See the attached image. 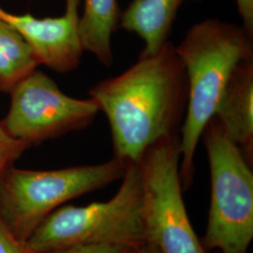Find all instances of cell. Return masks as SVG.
I'll use <instances>...</instances> for the list:
<instances>
[{
	"mask_svg": "<svg viewBox=\"0 0 253 253\" xmlns=\"http://www.w3.org/2000/svg\"><path fill=\"white\" fill-rule=\"evenodd\" d=\"M139 167L144 190L145 242L161 253H208L190 223L179 173V135L147 148Z\"/></svg>",
	"mask_w": 253,
	"mask_h": 253,
	"instance_id": "8992f818",
	"label": "cell"
},
{
	"mask_svg": "<svg viewBox=\"0 0 253 253\" xmlns=\"http://www.w3.org/2000/svg\"><path fill=\"white\" fill-rule=\"evenodd\" d=\"M145 243L144 190L138 163H127L122 184L106 202L55 209L28 237V253H48L85 245Z\"/></svg>",
	"mask_w": 253,
	"mask_h": 253,
	"instance_id": "3957f363",
	"label": "cell"
},
{
	"mask_svg": "<svg viewBox=\"0 0 253 253\" xmlns=\"http://www.w3.org/2000/svg\"><path fill=\"white\" fill-rule=\"evenodd\" d=\"M81 0H66L63 15L37 18L30 13L14 14L0 7V18L13 27L31 47L40 65L57 73L74 71L81 63Z\"/></svg>",
	"mask_w": 253,
	"mask_h": 253,
	"instance_id": "ba28073f",
	"label": "cell"
},
{
	"mask_svg": "<svg viewBox=\"0 0 253 253\" xmlns=\"http://www.w3.org/2000/svg\"><path fill=\"white\" fill-rule=\"evenodd\" d=\"M137 253H161V252L159 251V249L156 246L145 242V244L142 245L138 249Z\"/></svg>",
	"mask_w": 253,
	"mask_h": 253,
	"instance_id": "e0dca14e",
	"label": "cell"
},
{
	"mask_svg": "<svg viewBox=\"0 0 253 253\" xmlns=\"http://www.w3.org/2000/svg\"><path fill=\"white\" fill-rule=\"evenodd\" d=\"M239 15L242 19V27L253 36V0H235Z\"/></svg>",
	"mask_w": 253,
	"mask_h": 253,
	"instance_id": "2e32d148",
	"label": "cell"
},
{
	"mask_svg": "<svg viewBox=\"0 0 253 253\" xmlns=\"http://www.w3.org/2000/svg\"><path fill=\"white\" fill-rule=\"evenodd\" d=\"M214 117L246 160L253 159V58L239 64L232 74Z\"/></svg>",
	"mask_w": 253,
	"mask_h": 253,
	"instance_id": "9c48e42d",
	"label": "cell"
},
{
	"mask_svg": "<svg viewBox=\"0 0 253 253\" xmlns=\"http://www.w3.org/2000/svg\"><path fill=\"white\" fill-rule=\"evenodd\" d=\"M185 1L199 0H132L121 12L119 27L143 40L140 55L154 54L169 42L172 24Z\"/></svg>",
	"mask_w": 253,
	"mask_h": 253,
	"instance_id": "30bf717a",
	"label": "cell"
},
{
	"mask_svg": "<svg viewBox=\"0 0 253 253\" xmlns=\"http://www.w3.org/2000/svg\"><path fill=\"white\" fill-rule=\"evenodd\" d=\"M89 98L108 119L114 158L140 163L148 147L179 135L185 118L188 82L175 46L169 41L140 55L125 72L92 86Z\"/></svg>",
	"mask_w": 253,
	"mask_h": 253,
	"instance_id": "6da1fadb",
	"label": "cell"
},
{
	"mask_svg": "<svg viewBox=\"0 0 253 253\" xmlns=\"http://www.w3.org/2000/svg\"><path fill=\"white\" fill-rule=\"evenodd\" d=\"M139 248L126 245H85L48 253H137Z\"/></svg>",
	"mask_w": 253,
	"mask_h": 253,
	"instance_id": "5bb4252c",
	"label": "cell"
},
{
	"mask_svg": "<svg viewBox=\"0 0 253 253\" xmlns=\"http://www.w3.org/2000/svg\"><path fill=\"white\" fill-rule=\"evenodd\" d=\"M208 152L211 202L202 244L206 251L247 253L253 239V172L215 117L202 134Z\"/></svg>",
	"mask_w": 253,
	"mask_h": 253,
	"instance_id": "5b68a950",
	"label": "cell"
},
{
	"mask_svg": "<svg viewBox=\"0 0 253 253\" xmlns=\"http://www.w3.org/2000/svg\"><path fill=\"white\" fill-rule=\"evenodd\" d=\"M27 148V144L10 135L0 122V182Z\"/></svg>",
	"mask_w": 253,
	"mask_h": 253,
	"instance_id": "4fadbf2b",
	"label": "cell"
},
{
	"mask_svg": "<svg viewBox=\"0 0 253 253\" xmlns=\"http://www.w3.org/2000/svg\"><path fill=\"white\" fill-rule=\"evenodd\" d=\"M121 12L118 0H84L79 26L83 49L106 68L114 63L112 35L119 27Z\"/></svg>",
	"mask_w": 253,
	"mask_h": 253,
	"instance_id": "8fae6325",
	"label": "cell"
},
{
	"mask_svg": "<svg viewBox=\"0 0 253 253\" xmlns=\"http://www.w3.org/2000/svg\"><path fill=\"white\" fill-rule=\"evenodd\" d=\"M10 106L2 125L31 147L91 125L100 109L91 98L75 99L36 69L11 89Z\"/></svg>",
	"mask_w": 253,
	"mask_h": 253,
	"instance_id": "52a82bcc",
	"label": "cell"
},
{
	"mask_svg": "<svg viewBox=\"0 0 253 253\" xmlns=\"http://www.w3.org/2000/svg\"><path fill=\"white\" fill-rule=\"evenodd\" d=\"M253 36L244 27L207 19L187 31L175 51L188 82V102L179 130V173L183 189L190 188L194 156L208 121L236 67L253 58Z\"/></svg>",
	"mask_w": 253,
	"mask_h": 253,
	"instance_id": "7a4b0ae2",
	"label": "cell"
},
{
	"mask_svg": "<svg viewBox=\"0 0 253 253\" xmlns=\"http://www.w3.org/2000/svg\"><path fill=\"white\" fill-rule=\"evenodd\" d=\"M0 253H28L0 216Z\"/></svg>",
	"mask_w": 253,
	"mask_h": 253,
	"instance_id": "9a60e30c",
	"label": "cell"
},
{
	"mask_svg": "<svg viewBox=\"0 0 253 253\" xmlns=\"http://www.w3.org/2000/svg\"><path fill=\"white\" fill-rule=\"evenodd\" d=\"M127 163L108 162L54 170L11 166L0 182V216L25 245L46 217L70 200L122 179Z\"/></svg>",
	"mask_w": 253,
	"mask_h": 253,
	"instance_id": "277c9868",
	"label": "cell"
},
{
	"mask_svg": "<svg viewBox=\"0 0 253 253\" xmlns=\"http://www.w3.org/2000/svg\"><path fill=\"white\" fill-rule=\"evenodd\" d=\"M39 66L36 54L24 38L0 18V92L9 94Z\"/></svg>",
	"mask_w": 253,
	"mask_h": 253,
	"instance_id": "7c38bea8",
	"label": "cell"
}]
</instances>
